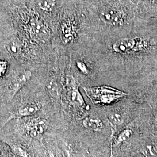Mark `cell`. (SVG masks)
<instances>
[{
    "label": "cell",
    "mask_w": 157,
    "mask_h": 157,
    "mask_svg": "<svg viewBox=\"0 0 157 157\" xmlns=\"http://www.w3.org/2000/svg\"><path fill=\"white\" fill-rule=\"evenodd\" d=\"M86 94L95 104L109 105L126 97L127 93L109 86L83 87Z\"/></svg>",
    "instance_id": "1"
},
{
    "label": "cell",
    "mask_w": 157,
    "mask_h": 157,
    "mask_svg": "<svg viewBox=\"0 0 157 157\" xmlns=\"http://www.w3.org/2000/svg\"><path fill=\"white\" fill-rule=\"evenodd\" d=\"M26 129L30 136L40 140L48 127V123L45 119H33L26 124Z\"/></svg>",
    "instance_id": "2"
},
{
    "label": "cell",
    "mask_w": 157,
    "mask_h": 157,
    "mask_svg": "<svg viewBox=\"0 0 157 157\" xmlns=\"http://www.w3.org/2000/svg\"><path fill=\"white\" fill-rule=\"evenodd\" d=\"M101 18L104 22L112 26H118L122 23L121 13L114 8H107L102 11Z\"/></svg>",
    "instance_id": "3"
},
{
    "label": "cell",
    "mask_w": 157,
    "mask_h": 157,
    "mask_svg": "<svg viewBox=\"0 0 157 157\" xmlns=\"http://www.w3.org/2000/svg\"><path fill=\"white\" fill-rule=\"evenodd\" d=\"M137 41L136 39L124 38L118 40L113 45V50L117 52H127L136 48Z\"/></svg>",
    "instance_id": "4"
},
{
    "label": "cell",
    "mask_w": 157,
    "mask_h": 157,
    "mask_svg": "<svg viewBox=\"0 0 157 157\" xmlns=\"http://www.w3.org/2000/svg\"><path fill=\"white\" fill-rule=\"evenodd\" d=\"M32 72L29 71H26L15 79L13 83L12 84V95L11 99L13 98L14 96L17 94V93L28 83L30 79L32 78Z\"/></svg>",
    "instance_id": "5"
},
{
    "label": "cell",
    "mask_w": 157,
    "mask_h": 157,
    "mask_svg": "<svg viewBox=\"0 0 157 157\" xmlns=\"http://www.w3.org/2000/svg\"><path fill=\"white\" fill-rule=\"evenodd\" d=\"M40 106L37 104H27L21 105L17 109V113L13 115L11 118H21L29 117L35 114L40 109Z\"/></svg>",
    "instance_id": "6"
},
{
    "label": "cell",
    "mask_w": 157,
    "mask_h": 157,
    "mask_svg": "<svg viewBox=\"0 0 157 157\" xmlns=\"http://www.w3.org/2000/svg\"><path fill=\"white\" fill-rule=\"evenodd\" d=\"M6 48L12 56H19L22 51L21 42L17 37H13L6 43Z\"/></svg>",
    "instance_id": "7"
},
{
    "label": "cell",
    "mask_w": 157,
    "mask_h": 157,
    "mask_svg": "<svg viewBox=\"0 0 157 157\" xmlns=\"http://www.w3.org/2000/svg\"><path fill=\"white\" fill-rule=\"evenodd\" d=\"M83 125L85 128L93 131H100L104 128V124L100 118L87 117L83 121Z\"/></svg>",
    "instance_id": "8"
},
{
    "label": "cell",
    "mask_w": 157,
    "mask_h": 157,
    "mask_svg": "<svg viewBox=\"0 0 157 157\" xmlns=\"http://www.w3.org/2000/svg\"><path fill=\"white\" fill-rule=\"evenodd\" d=\"M108 117L110 122L114 125L121 126L124 122L125 117L122 112L112 111Z\"/></svg>",
    "instance_id": "9"
},
{
    "label": "cell",
    "mask_w": 157,
    "mask_h": 157,
    "mask_svg": "<svg viewBox=\"0 0 157 157\" xmlns=\"http://www.w3.org/2000/svg\"><path fill=\"white\" fill-rule=\"evenodd\" d=\"M132 133L133 132L131 129H126L124 130L118 135V137L114 141L113 146L117 147L123 143L125 141L128 140L131 137Z\"/></svg>",
    "instance_id": "10"
},
{
    "label": "cell",
    "mask_w": 157,
    "mask_h": 157,
    "mask_svg": "<svg viewBox=\"0 0 157 157\" xmlns=\"http://www.w3.org/2000/svg\"><path fill=\"white\" fill-rule=\"evenodd\" d=\"M71 100L72 101L78 104V105H82L84 103L82 96L79 93L77 89L74 88L71 92Z\"/></svg>",
    "instance_id": "11"
},
{
    "label": "cell",
    "mask_w": 157,
    "mask_h": 157,
    "mask_svg": "<svg viewBox=\"0 0 157 157\" xmlns=\"http://www.w3.org/2000/svg\"><path fill=\"white\" fill-rule=\"evenodd\" d=\"M15 152L17 155L21 157H32L28 152L26 151L23 147L20 146H15L13 148Z\"/></svg>",
    "instance_id": "12"
},
{
    "label": "cell",
    "mask_w": 157,
    "mask_h": 157,
    "mask_svg": "<svg viewBox=\"0 0 157 157\" xmlns=\"http://www.w3.org/2000/svg\"><path fill=\"white\" fill-rule=\"evenodd\" d=\"M63 157H72L71 148L67 144L64 145L63 147Z\"/></svg>",
    "instance_id": "13"
},
{
    "label": "cell",
    "mask_w": 157,
    "mask_h": 157,
    "mask_svg": "<svg viewBox=\"0 0 157 157\" xmlns=\"http://www.w3.org/2000/svg\"><path fill=\"white\" fill-rule=\"evenodd\" d=\"M7 69V63L5 61H0V77L5 75Z\"/></svg>",
    "instance_id": "14"
},
{
    "label": "cell",
    "mask_w": 157,
    "mask_h": 157,
    "mask_svg": "<svg viewBox=\"0 0 157 157\" xmlns=\"http://www.w3.org/2000/svg\"><path fill=\"white\" fill-rule=\"evenodd\" d=\"M78 67L79 69H80V71L84 73V74H87L88 73V70L87 68L86 67V66L85 65L84 63L82 62H78Z\"/></svg>",
    "instance_id": "15"
},
{
    "label": "cell",
    "mask_w": 157,
    "mask_h": 157,
    "mask_svg": "<svg viewBox=\"0 0 157 157\" xmlns=\"http://www.w3.org/2000/svg\"></svg>",
    "instance_id": "16"
}]
</instances>
